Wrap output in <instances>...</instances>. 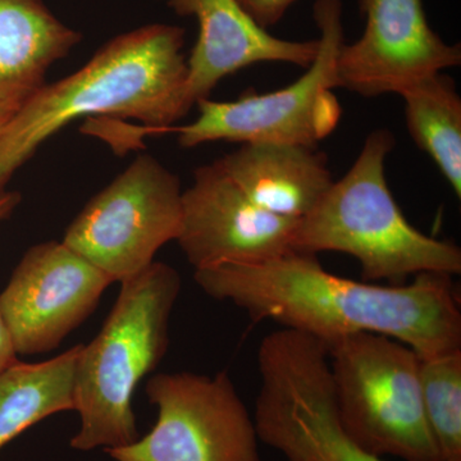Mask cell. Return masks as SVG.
I'll return each mask as SVG.
<instances>
[{
	"instance_id": "obj_1",
	"label": "cell",
	"mask_w": 461,
	"mask_h": 461,
	"mask_svg": "<svg viewBox=\"0 0 461 461\" xmlns=\"http://www.w3.org/2000/svg\"><path fill=\"white\" fill-rule=\"evenodd\" d=\"M206 295L230 302L251 320L272 321L329 344L351 333H377L421 359L461 348V312L453 276L420 273L411 284L382 286L327 272L314 254L293 251L254 266L199 269Z\"/></svg>"
},
{
	"instance_id": "obj_2",
	"label": "cell",
	"mask_w": 461,
	"mask_h": 461,
	"mask_svg": "<svg viewBox=\"0 0 461 461\" xmlns=\"http://www.w3.org/2000/svg\"><path fill=\"white\" fill-rule=\"evenodd\" d=\"M185 30L154 23L109 41L77 72L45 85L0 129V193L48 139L89 115L131 118L168 132L189 113Z\"/></svg>"
},
{
	"instance_id": "obj_3",
	"label": "cell",
	"mask_w": 461,
	"mask_h": 461,
	"mask_svg": "<svg viewBox=\"0 0 461 461\" xmlns=\"http://www.w3.org/2000/svg\"><path fill=\"white\" fill-rule=\"evenodd\" d=\"M181 287V276L162 262L121 282L107 321L89 344L81 345L76 359L80 429L69 441L74 450L108 451L139 438L133 393L168 350L169 321Z\"/></svg>"
},
{
	"instance_id": "obj_4",
	"label": "cell",
	"mask_w": 461,
	"mask_h": 461,
	"mask_svg": "<svg viewBox=\"0 0 461 461\" xmlns=\"http://www.w3.org/2000/svg\"><path fill=\"white\" fill-rule=\"evenodd\" d=\"M393 147L395 138L388 130L369 133L348 172L300 220L294 249L354 257L366 282L386 280L400 286L420 273L459 276L460 248L415 229L393 198L386 180Z\"/></svg>"
},
{
	"instance_id": "obj_5",
	"label": "cell",
	"mask_w": 461,
	"mask_h": 461,
	"mask_svg": "<svg viewBox=\"0 0 461 461\" xmlns=\"http://www.w3.org/2000/svg\"><path fill=\"white\" fill-rule=\"evenodd\" d=\"M339 423L375 456L442 461L424 411L420 357L377 333H351L326 344Z\"/></svg>"
},
{
	"instance_id": "obj_6",
	"label": "cell",
	"mask_w": 461,
	"mask_h": 461,
	"mask_svg": "<svg viewBox=\"0 0 461 461\" xmlns=\"http://www.w3.org/2000/svg\"><path fill=\"white\" fill-rule=\"evenodd\" d=\"M258 369V438L285 461H384L342 429L324 342L295 330H275L259 346Z\"/></svg>"
},
{
	"instance_id": "obj_7",
	"label": "cell",
	"mask_w": 461,
	"mask_h": 461,
	"mask_svg": "<svg viewBox=\"0 0 461 461\" xmlns=\"http://www.w3.org/2000/svg\"><path fill=\"white\" fill-rule=\"evenodd\" d=\"M313 17L320 47L302 77L284 89L245 93L232 102L200 100L199 117L193 123L169 129L177 132L178 144L194 148L224 140L317 148L341 115L332 90L339 87L338 58L345 44L342 0H315Z\"/></svg>"
},
{
	"instance_id": "obj_8",
	"label": "cell",
	"mask_w": 461,
	"mask_h": 461,
	"mask_svg": "<svg viewBox=\"0 0 461 461\" xmlns=\"http://www.w3.org/2000/svg\"><path fill=\"white\" fill-rule=\"evenodd\" d=\"M182 193L175 173L142 154L85 205L63 242L121 284L145 271L160 248L177 240Z\"/></svg>"
},
{
	"instance_id": "obj_9",
	"label": "cell",
	"mask_w": 461,
	"mask_h": 461,
	"mask_svg": "<svg viewBox=\"0 0 461 461\" xmlns=\"http://www.w3.org/2000/svg\"><path fill=\"white\" fill-rule=\"evenodd\" d=\"M145 393L157 406L156 424L108 450L114 461H262L254 418L227 372L159 373Z\"/></svg>"
},
{
	"instance_id": "obj_10",
	"label": "cell",
	"mask_w": 461,
	"mask_h": 461,
	"mask_svg": "<svg viewBox=\"0 0 461 461\" xmlns=\"http://www.w3.org/2000/svg\"><path fill=\"white\" fill-rule=\"evenodd\" d=\"M112 284L63 241L30 248L0 293V312L17 354L57 348L93 314Z\"/></svg>"
},
{
	"instance_id": "obj_11",
	"label": "cell",
	"mask_w": 461,
	"mask_h": 461,
	"mask_svg": "<svg viewBox=\"0 0 461 461\" xmlns=\"http://www.w3.org/2000/svg\"><path fill=\"white\" fill-rule=\"evenodd\" d=\"M300 220L273 214L254 204L217 160L200 167L182 193L180 244L191 266H254L295 251Z\"/></svg>"
},
{
	"instance_id": "obj_12",
	"label": "cell",
	"mask_w": 461,
	"mask_h": 461,
	"mask_svg": "<svg viewBox=\"0 0 461 461\" xmlns=\"http://www.w3.org/2000/svg\"><path fill=\"white\" fill-rule=\"evenodd\" d=\"M366 29L338 58L339 87L373 98L400 94L427 76L459 66V44L433 32L421 0H360Z\"/></svg>"
},
{
	"instance_id": "obj_13",
	"label": "cell",
	"mask_w": 461,
	"mask_h": 461,
	"mask_svg": "<svg viewBox=\"0 0 461 461\" xmlns=\"http://www.w3.org/2000/svg\"><path fill=\"white\" fill-rule=\"evenodd\" d=\"M178 16L198 20L199 36L187 60L186 100L189 111L227 76L257 63H288L308 68L320 42L273 36L242 7L239 0H167Z\"/></svg>"
},
{
	"instance_id": "obj_14",
	"label": "cell",
	"mask_w": 461,
	"mask_h": 461,
	"mask_svg": "<svg viewBox=\"0 0 461 461\" xmlns=\"http://www.w3.org/2000/svg\"><path fill=\"white\" fill-rule=\"evenodd\" d=\"M254 204L302 220L333 184L327 158L317 148L256 142L217 160Z\"/></svg>"
},
{
	"instance_id": "obj_15",
	"label": "cell",
	"mask_w": 461,
	"mask_h": 461,
	"mask_svg": "<svg viewBox=\"0 0 461 461\" xmlns=\"http://www.w3.org/2000/svg\"><path fill=\"white\" fill-rule=\"evenodd\" d=\"M80 41L44 0H0V108L16 112Z\"/></svg>"
},
{
	"instance_id": "obj_16",
	"label": "cell",
	"mask_w": 461,
	"mask_h": 461,
	"mask_svg": "<svg viewBox=\"0 0 461 461\" xmlns=\"http://www.w3.org/2000/svg\"><path fill=\"white\" fill-rule=\"evenodd\" d=\"M81 345L39 363L17 360L0 373V450L39 421L75 411V366Z\"/></svg>"
},
{
	"instance_id": "obj_17",
	"label": "cell",
	"mask_w": 461,
	"mask_h": 461,
	"mask_svg": "<svg viewBox=\"0 0 461 461\" xmlns=\"http://www.w3.org/2000/svg\"><path fill=\"white\" fill-rule=\"evenodd\" d=\"M406 126L426 151L457 198L461 196V99L450 76H427L399 94Z\"/></svg>"
},
{
	"instance_id": "obj_18",
	"label": "cell",
	"mask_w": 461,
	"mask_h": 461,
	"mask_svg": "<svg viewBox=\"0 0 461 461\" xmlns=\"http://www.w3.org/2000/svg\"><path fill=\"white\" fill-rule=\"evenodd\" d=\"M424 411L442 461H461V348L420 357Z\"/></svg>"
},
{
	"instance_id": "obj_19",
	"label": "cell",
	"mask_w": 461,
	"mask_h": 461,
	"mask_svg": "<svg viewBox=\"0 0 461 461\" xmlns=\"http://www.w3.org/2000/svg\"><path fill=\"white\" fill-rule=\"evenodd\" d=\"M264 29L277 25L296 0H239Z\"/></svg>"
},
{
	"instance_id": "obj_20",
	"label": "cell",
	"mask_w": 461,
	"mask_h": 461,
	"mask_svg": "<svg viewBox=\"0 0 461 461\" xmlns=\"http://www.w3.org/2000/svg\"><path fill=\"white\" fill-rule=\"evenodd\" d=\"M17 351L5 317L0 312V373L17 362Z\"/></svg>"
},
{
	"instance_id": "obj_21",
	"label": "cell",
	"mask_w": 461,
	"mask_h": 461,
	"mask_svg": "<svg viewBox=\"0 0 461 461\" xmlns=\"http://www.w3.org/2000/svg\"><path fill=\"white\" fill-rule=\"evenodd\" d=\"M21 199H23V196L17 191H3V193H0V222L7 220L9 215L14 213V209L20 204Z\"/></svg>"
},
{
	"instance_id": "obj_22",
	"label": "cell",
	"mask_w": 461,
	"mask_h": 461,
	"mask_svg": "<svg viewBox=\"0 0 461 461\" xmlns=\"http://www.w3.org/2000/svg\"><path fill=\"white\" fill-rule=\"evenodd\" d=\"M14 113V111H12V109L0 108V129H2L3 124L7 122Z\"/></svg>"
}]
</instances>
